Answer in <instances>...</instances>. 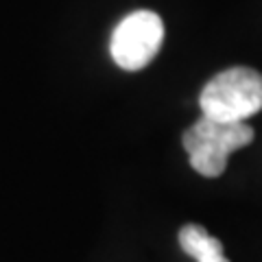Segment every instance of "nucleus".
<instances>
[{
  "label": "nucleus",
  "instance_id": "obj_1",
  "mask_svg": "<svg viewBox=\"0 0 262 262\" xmlns=\"http://www.w3.org/2000/svg\"><path fill=\"white\" fill-rule=\"evenodd\" d=\"M203 116L223 122H245L262 110V75L236 66L212 77L199 96Z\"/></svg>",
  "mask_w": 262,
  "mask_h": 262
},
{
  "label": "nucleus",
  "instance_id": "obj_2",
  "mask_svg": "<svg viewBox=\"0 0 262 262\" xmlns=\"http://www.w3.org/2000/svg\"><path fill=\"white\" fill-rule=\"evenodd\" d=\"M253 129L247 122H223L201 116L190 129L184 131V149L190 155V166L203 177L225 173L229 153L251 144Z\"/></svg>",
  "mask_w": 262,
  "mask_h": 262
},
{
  "label": "nucleus",
  "instance_id": "obj_3",
  "mask_svg": "<svg viewBox=\"0 0 262 262\" xmlns=\"http://www.w3.org/2000/svg\"><path fill=\"white\" fill-rule=\"evenodd\" d=\"M164 39V24L155 11L140 9L118 22L110 39L112 59L127 72L146 68L160 53Z\"/></svg>",
  "mask_w": 262,
  "mask_h": 262
},
{
  "label": "nucleus",
  "instance_id": "obj_4",
  "mask_svg": "<svg viewBox=\"0 0 262 262\" xmlns=\"http://www.w3.org/2000/svg\"><path fill=\"white\" fill-rule=\"evenodd\" d=\"M179 247L196 262H229L223 253V245L219 238L208 234L201 225H184L179 229Z\"/></svg>",
  "mask_w": 262,
  "mask_h": 262
}]
</instances>
